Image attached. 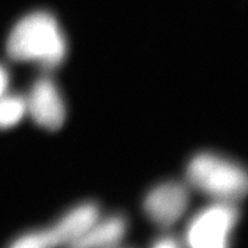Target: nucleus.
<instances>
[{
    "mask_svg": "<svg viewBox=\"0 0 248 248\" xmlns=\"http://www.w3.org/2000/svg\"><path fill=\"white\" fill-rule=\"evenodd\" d=\"M6 48L13 60L35 62L45 70L55 69L67 57L66 37L54 16L46 12H36L18 21Z\"/></svg>",
    "mask_w": 248,
    "mask_h": 248,
    "instance_id": "nucleus-1",
    "label": "nucleus"
},
{
    "mask_svg": "<svg viewBox=\"0 0 248 248\" xmlns=\"http://www.w3.org/2000/svg\"><path fill=\"white\" fill-rule=\"evenodd\" d=\"M186 179L192 187L216 201L235 203L247 193V173L243 167L210 152L192 157L186 168Z\"/></svg>",
    "mask_w": 248,
    "mask_h": 248,
    "instance_id": "nucleus-2",
    "label": "nucleus"
},
{
    "mask_svg": "<svg viewBox=\"0 0 248 248\" xmlns=\"http://www.w3.org/2000/svg\"><path fill=\"white\" fill-rule=\"evenodd\" d=\"M239 221L234 202L215 201L193 216L186 228L187 248H230V238Z\"/></svg>",
    "mask_w": 248,
    "mask_h": 248,
    "instance_id": "nucleus-3",
    "label": "nucleus"
},
{
    "mask_svg": "<svg viewBox=\"0 0 248 248\" xmlns=\"http://www.w3.org/2000/svg\"><path fill=\"white\" fill-rule=\"evenodd\" d=\"M99 216V207L95 203H79L53 225L21 235L8 248H67Z\"/></svg>",
    "mask_w": 248,
    "mask_h": 248,
    "instance_id": "nucleus-4",
    "label": "nucleus"
},
{
    "mask_svg": "<svg viewBox=\"0 0 248 248\" xmlns=\"http://www.w3.org/2000/svg\"><path fill=\"white\" fill-rule=\"evenodd\" d=\"M188 203L187 186L178 182H166L148 192L144 200V210L155 224L169 228L182 218Z\"/></svg>",
    "mask_w": 248,
    "mask_h": 248,
    "instance_id": "nucleus-5",
    "label": "nucleus"
},
{
    "mask_svg": "<svg viewBox=\"0 0 248 248\" xmlns=\"http://www.w3.org/2000/svg\"><path fill=\"white\" fill-rule=\"evenodd\" d=\"M28 114L42 128L60 129L66 121V105L60 90L48 77H40L26 98Z\"/></svg>",
    "mask_w": 248,
    "mask_h": 248,
    "instance_id": "nucleus-6",
    "label": "nucleus"
},
{
    "mask_svg": "<svg viewBox=\"0 0 248 248\" xmlns=\"http://www.w3.org/2000/svg\"><path fill=\"white\" fill-rule=\"evenodd\" d=\"M128 224L121 215L100 216L89 225L67 248H117L125 237Z\"/></svg>",
    "mask_w": 248,
    "mask_h": 248,
    "instance_id": "nucleus-7",
    "label": "nucleus"
},
{
    "mask_svg": "<svg viewBox=\"0 0 248 248\" xmlns=\"http://www.w3.org/2000/svg\"><path fill=\"white\" fill-rule=\"evenodd\" d=\"M28 114L26 97L7 94L0 98V129H11L17 125Z\"/></svg>",
    "mask_w": 248,
    "mask_h": 248,
    "instance_id": "nucleus-8",
    "label": "nucleus"
},
{
    "mask_svg": "<svg viewBox=\"0 0 248 248\" xmlns=\"http://www.w3.org/2000/svg\"><path fill=\"white\" fill-rule=\"evenodd\" d=\"M151 248H183V246L176 238L166 235V237L155 240Z\"/></svg>",
    "mask_w": 248,
    "mask_h": 248,
    "instance_id": "nucleus-9",
    "label": "nucleus"
},
{
    "mask_svg": "<svg viewBox=\"0 0 248 248\" xmlns=\"http://www.w3.org/2000/svg\"><path fill=\"white\" fill-rule=\"evenodd\" d=\"M9 85V75L6 68L0 64V98L7 93V89Z\"/></svg>",
    "mask_w": 248,
    "mask_h": 248,
    "instance_id": "nucleus-10",
    "label": "nucleus"
},
{
    "mask_svg": "<svg viewBox=\"0 0 248 248\" xmlns=\"http://www.w3.org/2000/svg\"><path fill=\"white\" fill-rule=\"evenodd\" d=\"M117 248H119V247H117Z\"/></svg>",
    "mask_w": 248,
    "mask_h": 248,
    "instance_id": "nucleus-11",
    "label": "nucleus"
}]
</instances>
